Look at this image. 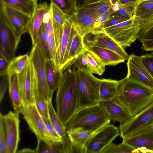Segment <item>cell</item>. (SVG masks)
<instances>
[{
    "instance_id": "6da1fadb",
    "label": "cell",
    "mask_w": 153,
    "mask_h": 153,
    "mask_svg": "<svg viewBox=\"0 0 153 153\" xmlns=\"http://www.w3.org/2000/svg\"><path fill=\"white\" fill-rule=\"evenodd\" d=\"M57 90L56 112L65 126L79 108L77 70L69 67L63 72Z\"/></svg>"
},
{
    "instance_id": "7a4b0ae2",
    "label": "cell",
    "mask_w": 153,
    "mask_h": 153,
    "mask_svg": "<svg viewBox=\"0 0 153 153\" xmlns=\"http://www.w3.org/2000/svg\"><path fill=\"white\" fill-rule=\"evenodd\" d=\"M120 82L113 100L123 107L131 117L153 102V89L126 77Z\"/></svg>"
},
{
    "instance_id": "3957f363",
    "label": "cell",
    "mask_w": 153,
    "mask_h": 153,
    "mask_svg": "<svg viewBox=\"0 0 153 153\" xmlns=\"http://www.w3.org/2000/svg\"><path fill=\"white\" fill-rule=\"evenodd\" d=\"M111 120L99 104L79 108L65 126L66 132L78 129L95 133Z\"/></svg>"
},
{
    "instance_id": "277c9868",
    "label": "cell",
    "mask_w": 153,
    "mask_h": 153,
    "mask_svg": "<svg viewBox=\"0 0 153 153\" xmlns=\"http://www.w3.org/2000/svg\"><path fill=\"white\" fill-rule=\"evenodd\" d=\"M76 70L79 108L99 104L100 102V79L94 76L89 70Z\"/></svg>"
},
{
    "instance_id": "5b68a950",
    "label": "cell",
    "mask_w": 153,
    "mask_h": 153,
    "mask_svg": "<svg viewBox=\"0 0 153 153\" xmlns=\"http://www.w3.org/2000/svg\"><path fill=\"white\" fill-rule=\"evenodd\" d=\"M34 70V95L39 93L48 102L52 101L53 92L49 89L47 81L46 59L36 44L33 46L29 54Z\"/></svg>"
},
{
    "instance_id": "8992f818",
    "label": "cell",
    "mask_w": 153,
    "mask_h": 153,
    "mask_svg": "<svg viewBox=\"0 0 153 153\" xmlns=\"http://www.w3.org/2000/svg\"><path fill=\"white\" fill-rule=\"evenodd\" d=\"M21 114L37 139L49 145L58 142H64L50 132L35 105H22Z\"/></svg>"
},
{
    "instance_id": "52a82bcc",
    "label": "cell",
    "mask_w": 153,
    "mask_h": 153,
    "mask_svg": "<svg viewBox=\"0 0 153 153\" xmlns=\"http://www.w3.org/2000/svg\"><path fill=\"white\" fill-rule=\"evenodd\" d=\"M134 19L103 29L104 32L125 49L130 47L138 37V28L134 23Z\"/></svg>"
},
{
    "instance_id": "ba28073f",
    "label": "cell",
    "mask_w": 153,
    "mask_h": 153,
    "mask_svg": "<svg viewBox=\"0 0 153 153\" xmlns=\"http://www.w3.org/2000/svg\"><path fill=\"white\" fill-rule=\"evenodd\" d=\"M153 120V102L125 122L120 124V135L123 139L151 126Z\"/></svg>"
},
{
    "instance_id": "9c48e42d",
    "label": "cell",
    "mask_w": 153,
    "mask_h": 153,
    "mask_svg": "<svg viewBox=\"0 0 153 153\" xmlns=\"http://www.w3.org/2000/svg\"><path fill=\"white\" fill-rule=\"evenodd\" d=\"M120 135L118 127L113 125H106L89 138L85 145L86 153H101Z\"/></svg>"
},
{
    "instance_id": "30bf717a",
    "label": "cell",
    "mask_w": 153,
    "mask_h": 153,
    "mask_svg": "<svg viewBox=\"0 0 153 153\" xmlns=\"http://www.w3.org/2000/svg\"><path fill=\"white\" fill-rule=\"evenodd\" d=\"M98 18L91 7L76 9L68 20L74 28L82 37L94 30V23Z\"/></svg>"
},
{
    "instance_id": "8fae6325",
    "label": "cell",
    "mask_w": 153,
    "mask_h": 153,
    "mask_svg": "<svg viewBox=\"0 0 153 153\" xmlns=\"http://www.w3.org/2000/svg\"><path fill=\"white\" fill-rule=\"evenodd\" d=\"M19 114L9 111L3 115L0 113L4 121L6 137L7 153L17 152L20 140Z\"/></svg>"
},
{
    "instance_id": "7c38bea8",
    "label": "cell",
    "mask_w": 153,
    "mask_h": 153,
    "mask_svg": "<svg viewBox=\"0 0 153 153\" xmlns=\"http://www.w3.org/2000/svg\"><path fill=\"white\" fill-rule=\"evenodd\" d=\"M0 13L18 38L27 32L31 17L19 11L0 4Z\"/></svg>"
},
{
    "instance_id": "4fadbf2b",
    "label": "cell",
    "mask_w": 153,
    "mask_h": 153,
    "mask_svg": "<svg viewBox=\"0 0 153 153\" xmlns=\"http://www.w3.org/2000/svg\"><path fill=\"white\" fill-rule=\"evenodd\" d=\"M17 76L22 104L35 105L34 70L30 61Z\"/></svg>"
},
{
    "instance_id": "5bb4252c",
    "label": "cell",
    "mask_w": 153,
    "mask_h": 153,
    "mask_svg": "<svg viewBox=\"0 0 153 153\" xmlns=\"http://www.w3.org/2000/svg\"><path fill=\"white\" fill-rule=\"evenodd\" d=\"M20 39L15 35L0 13V53L9 62L15 57Z\"/></svg>"
},
{
    "instance_id": "9a60e30c",
    "label": "cell",
    "mask_w": 153,
    "mask_h": 153,
    "mask_svg": "<svg viewBox=\"0 0 153 153\" xmlns=\"http://www.w3.org/2000/svg\"><path fill=\"white\" fill-rule=\"evenodd\" d=\"M128 79L153 89V77L134 54L129 56L127 62Z\"/></svg>"
},
{
    "instance_id": "2e32d148",
    "label": "cell",
    "mask_w": 153,
    "mask_h": 153,
    "mask_svg": "<svg viewBox=\"0 0 153 153\" xmlns=\"http://www.w3.org/2000/svg\"><path fill=\"white\" fill-rule=\"evenodd\" d=\"M63 34L60 42L56 53L55 62L56 66L62 72L68 59V53L72 42L74 27L68 19L63 26Z\"/></svg>"
},
{
    "instance_id": "e0dca14e",
    "label": "cell",
    "mask_w": 153,
    "mask_h": 153,
    "mask_svg": "<svg viewBox=\"0 0 153 153\" xmlns=\"http://www.w3.org/2000/svg\"><path fill=\"white\" fill-rule=\"evenodd\" d=\"M123 139L122 142L135 149L145 147L153 151V128L151 126Z\"/></svg>"
},
{
    "instance_id": "ac0fdd59",
    "label": "cell",
    "mask_w": 153,
    "mask_h": 153,
    "mask_svg": "<svg viewBox=\"0 0 153 153\" xmlns=\"http://www.w3.org/2000/svg\"><path fill=\"white\" fill-rule=\"evenodd\" d=\"M50 11L49 6L46 2L38 4L33 15L31 17L28 27V32L30 34L33 46L36 43L38 35L43 23L44 15Z\"/></svg>"
},
{
    "instance_id": "d6986e66",
    "label": "cell",
    "mask_w": 153,
    "mask_h": 153,
    "mask_svg": "<svg viewBox=\"0 0 153 153\" xmlns=\"http://www.w3.org/2000/svg\"><path fill=\"white\" fill-rule=\"evenodd\" d=\"M85 50L94 55L105 66H115L125 60L115 52L104 48L94 45Z\"/></svg>"
},
{
    "instance_id": "ffe728a7",
    "label": "cell",
    "mask_w": 153,
    "mask_h": 153,
    "mask_svg": "<svg viewBox=\"0 0 153 153\" xmlns=\"http://www.w3.org/2000/svg\"><path fill=\"white\" fill-rule=\"evenodd\" d=\"M99 104L113 122L122 123L131 117L123 107L113 100L101 101Z\"/></svg>"
},
{
    "instance_id": "44dd1931",
    "label": "cell",
    "mask_w": 153,
    "mask_h": 153,
    "mask_svg": "<svg viewBox=\"0 0 153 153\" xmlns=\"http://www.w3.org/2000/svg\"><path fill=\"white\" fill-rule=\"evenodd\" d=\"M94 33L95 34V45L111 50L123 57L125 60H128L129 55L125 49L110 36L102 31Z\"/></svg>"
},
{
    "instance_id": "7402d4cb",
    "label": "cell",
    "mask_w": 153,
    "mask_h": 153,
    "mask_svg": "<svg viewBox=\"0 0 153 153\" xmlns=\"http://www.w3.org/2000/svg\"><path fill=\"white\" fill-rule=\"evenodd\" d=\"M8 77V88L9 96L14 111L21 113L22 104L18 82L17 74L7 73Z\"/></svg>"
},
{
    "instance_id": "603a6c76",
    "label": "cell",
    "mask_w": 153,
    "mask_h": 153,
    "mask_svg": "<svg viewBox=\"0 0 153 153\" xmlns=\"http://www.w3.org/2000/svg\"><path fill=\"white\" fill-rule=\"evenodd\" d=\"M38 0H0L4 4L32 17L38 5Z\"/></svg>"
},
{
    "instance_id": "cb8c5ba5",
    "label": "cell",
    "mask_w": 153,
    "mask_h": 153,
    "mask_svg": "<svg viewBox=\"0 0 153 153\" xmlns=\"http://www.w3.org/2000/svg\"><path fill=\"white\" fill-rule=\"evenodd\" d=\"M120 80L109 79H100L99 89L100 101L112 100L117 91Z\"/></svg>"
},
{
    "instance_id": "d4e9b609",
    "label": "cell",
    "mask_w": 153,
    "mask_h": 153,
    "mask_svg": "<svg viewBox=\"0 0 153 153\" xmlns=\"http://www.w3.org/2000/svg\"><path fill=\"white\" fill-rule=\"evenodd\" d=\"M45 69L49 88L53 92L58 88L63 72L56 66L54 61L51 59L46 60Z\"/></svg>"
},
{
    "instance_id": "484cf974",
    "label": "cell",
    "mask_w": 153,
    "mask_h": 153,
    "mask_svg": "<svg viewBox=\"0 0 153 153\" xmlns=\"http://www.w3.org/2000/svg\"><path fill=\"white\" fill-rule=\"evenodd\" d=\"M85 50L83 44L82 37L74 28L73 38L64 72L69 67H71L77 57Z\"/></svg>"
},
{
    "instance_id": "4316f807",
    "label": "cell",
    "mask_w": 153,
    "mask_h": 153,
    "mask_svg": "<svg viewBox=\"0 0 153 153\" xmlns=\"http://www.w3.org/2000/svg\"><path fill=\"white\" fill-rule=\"evenodd\" d=\"M48 105L50 121L57 132L65 141L67 140L68 137L65 126L55 111L52 101L48 102Z\"/></svg>"
},
{
    "instance_id": "83f0119b",
    "label": "cell",
    "mask_w": 153,
    "mask_h": 153,
    "mask_svg": "<svg viewBox=\"0 0 153 153\" xmlns=\"http://www.w3.org/2000/svg\"><path fill=\"white\" fill-rule=\"evenodd\" d=\"M66 132L71 142L85 149L87 142L92 135L94 133L82 129L72 130Z\"/></svg>"
},
{
    "instance_id": "f1b7e54d",
    "label": "cell",
    "mask_w": 153,
    "mask_h": 153,
    "mask_svg": "<svg viewBox=\"0 0 153 153\" xmlns=\"http://www.w3.org/2000/svg\"><path fill=\"white\" fill-rule=\"evenodd\" d=\"M30 61L29 54L28 53L14 57L10 62L7 73L17 74H20L25 68Z\"/></svg>"
},
{
    "instance_id": "f546056e",
    "label": "cell",
    "mask_w": 153,
    "mask_h": 153,
    "mask_svg": "<svg viewBox=\"0 0 153 153\" xmlns=\"http://www.w3.org/2000/svg\"><path fill=\"white\" fill-rule=\"evenodd\" d=\"M48 33L42 23L38 32L36 44L41 50L46 60L51 59L48 44Z\"/></svg>"
},
{
    "instance_id": "4dcf8cb0",
    "label": "cell",
    "mask_w": 153,
    "mask_h": 153,
    "mask_svg": "<svg viewBox=\"0 0 153 153\" xmlns=\"http://www.w3.org/2000/svg\"><path fill=\"white\" fill-rule=\"evenodd\" d=\"M153 14V0L139 1L137 5L134 19H143Z\"/></svg>"
},
{
    "instance_id": "1f68e13d",
    "label": "cell",
    "mask_w": 153,
    "mask_h": 153,
    "mask_svg": "<svg viewBox=\"0 0 153 153\" xmlns=\"http://www.w3.org/2000/svg\"><path fill=\"white\" fill-rule=\"evenodd\" d=\"M37 146L35 149L36 153H63V142H58L49 145L39 139H37Z\"/></svg>"
},
{
    "instance_id": "d6a6232c",
    "label": "cell",
    "mask_w": 153,
    "mask_h": 153,
    "mask_svg": "<svg viewBox=\"0 0 153 153\" xmlns=\"http://www.w3.org/2000/svg\"><path fill=\"white\" fill-rule=\"evenodd\" d=\"M139 153L140 152L122 142L119 144L112 142L107 146L101 153Z\"/></svg>"
},
{
    "instance_id": "836d02e7",
    "label": "cell",
    "mask_w": 153,
    "mask_h": 153,
    "mask_svg": "<svg viewBox=\"0 0 153 153\" xmlns=\"http://www.w3.org/2000/svg\"><path fill=\"white\" fill-rule=\"evenodd\" d=\"M89 63V70L92 74L101 76L104 72L105 66L96 57L86 51Z\"/></svg>"
},
{
    "instance_id": "e575fe53",
    "label": "cell",
    "mask_w": 153,
    "mask_h": 153,
    "mask_svg": "<svg viewBox=\"0 0 153 153\" xmlns=\"http://www.w3.org/2000/svg\"><path fill=\"white\" fill-rule=\"evenodd\" d=\"M134 23L138 29V38L153 29V14L143 19H134Z\"/></svg>"
},
{
    "instance_id": "d590c367",
    "label": "cell",
    "mask_w": 153,
    "mask_h": 153,
    "mask_svg": "<svg viewBox=\"0 0 153 153\" xmlns=\"http://www.w3.org/2000/svg\"><path fill=\"white\" fill-rule=\"evenodd\" d=\"M35 105L43 118L49 119L48 102L41 94H35Z\"/></svg>"
},
{
    "instance_id": "8d00e7d4",
    "label": "cell",
    "mask_w": 153,
    "mask_h": 153,
    "mask_svg": "<svg viewBox=\"0 0 153 153\" xmlns=\"http://www.w3.org/2000/svg\"><path fill=\"white\" fill-rule=\"evenodd\" d=\"M45 26L48 33V44L51 58L55 62L56 55V49L53 33L52 20L51 19L46 24Z\"/></svg>"
},
{
    "instance_id": "74e56055",
    "label": "cell",
    "mask_w": 153,
    "mask_h": 153,
    "mask_svg": "<svg viewBox=\"0 0 153 153\" xmlns=\"http://www.w3.org/2000/svg\"><path fill=\"white\" fill-rule=\"evenodd\" d=\"M67 15L70 16L75 10L72 0H50Z\"/></svg>"
},
{
    "instance_id": "f35d334b",
    "label": "cell",
    "mask_w": 153,
    "mask_h": 153,
    "mask_svg": "<svg viewBox=\"0 0 153 153\" xmlns=\"http://www.w3.org/2000/svg\"><path fill=\"white\" fill-rule=\"evenodd\" d=\"M49 7L53 19L57 23L63 26L65 21L68 19L69 16L65 14L53 4L51 3Z\"/></svg>"
},
{
    "instance_id": "ab89813d",
    "label": "cell",
    "mask_w": 153,
    "mask_h": 153,
    "mask_svg": "<svg viewBox=\"0 0 153 153\" xmlns=\"http://www.w3.org/2000/svg\"><path fill=\"white\" fill-rule=\"evenodd\" d=\"M142 43L141 48L146 51H153V29L138 38Z\"/></svg>"
},
{
    "instance_id": "60d3db41",
    "label": "cell",
    "mask_w": 153,
    "mask_h": 153,
    "mask_svg": "<svg viewBox=\"0 0 153 153\" xmlns=\"http://www.w3.org/2000/svg\"><path fill=\"white\" fill-rule=\"evenodd\" d=\"M118 7L117 10L110 17L127 16H129L131 19H134L136 7L121 4L119 3L118 2Z\"/></svg>"
},
{
    "instance_id": "b9f144b4",
    "label": "cell",
    "mask_w": 153,
    "mask_h": 153,
    "mask_svg": "<svg viewBox=\"0 0 153 153\" xmlns=\"http://www.w3.org/2000/svg\"><path fill=\"white\" fill-rule=\"evenodd\" d=\"M116 12V9L112 5L111 7L107 11L99 16L94 23V30L93 33L100 31L103 24Z\"/></svg>"
},
{
    "instance_id": "7bdbcfd3",
    "label": "cell",
    "mask_w": 153,
    "mask_h": 153,
    "mask_svg": "<svg viewBox=\"0 0 153 153\" xmlns=\"http://www.w3.org/2000/svg\"><path fill=\"white\" fill-rule=\"evenodd\" d=\"M85 50L76 58L73 64L74 69L76 70H89V63Z\"/></svg>"
},
{
    "instance_id": "ee69618b",
    "label": "cell",
    "mask_w": 153,
    "mask_h": 153,
    "mask_svg": "<svg viewBox=\"0 0 153 153\" xmlns=\"http://www.w3.org/2000/svg\"><path fill=\"white\" fill-rule=\"evenodd\" d=\"M140 62L153 77V52L138 56Z\"/></svg>"
},
{
    "instance_id": "f6af8a7d",
    "label": "cell",
    "mask_w": 153,
    "mask_h": 153,
    "mask_svg": "<svg viewBox=\"0 0 153 153\" xmlns=\"http://www.w3.org/2000/svg\"><path fill=\"white\" fill-rule=\"evenodd\" d=\"M86 153L85 149L72 143L68 137L63 143V153Z\"/></svg>"
},
{
    "instance_id": "bcb514c9",
    "label": "cell",
    "mask_w": 153,
    "mask_h": 153,
    "mask_svg": "<svg viewBox=\"0 0 153 153\" xmlns=\"http://www.w3.org/2000/svg\"><path fill=\"white\" fill-rule=\"evenodd\" d=\"M111 0H103L97 4L91 7L98 17L107 11L111 7Z\"/></svg>"
},
{
    "instance_id": "7dc6e473",
    "label": "cell",
    "mask_w": 153,
    "mask_h": 153,
    "mask_svg": "<svg viewBox=\"0 0 153 153\" xmlns=\"http://www.w3.org/2000/svg\"><path fill=\"white\" fill-rule=\"evenodd\" d=\"M0 153H7L6 137L4 124L0 115Z\"/></svg>"
},
{
    "instance_id": "c3c4849f",
    "label": "cell",
    "mask_w": 153,
    "mask_h": 153,
    "mask_svg": "<svg viewBox=\"0 0 153 153\" xmlns=\"http://www.w3.org/2000/svg\"><path fill=\"white\" fill-rule=\"evenodd\" d=\"M131 19L129 16H127L110 17L102 25L100 31L103 29L118 24Z\"/></svg>"
},
{
    "instance_id": "681fc988",
    "label": "cell",
    "mask_w": 153,
    "mask_h": 153,
    "mask_svg": "<svg viewBox=\"0 0 153 153\" xmlns=\"http://www.w3.org/2000/svg\"><path fill=\"white\" fill-rule=\"evenodd\" d=\"M103 0H72L75 10L89 7L99 3Z\"/></svg>"
},
{
    "instance_id": "f907efd6",
    "label": "cell",
    "mask_w": 153,
    "mask_h": 153,
    "mask_svg": "<svg viewBox=\"0 0 153 153\" xmlns=\"http://www.w3.org/2000/svg\"><path fill=\"white\" fill-rule=\"evenodd\" d=\"M8 86V77L7 74L0 76V102L1 103Z\"/></svg>"
},
{
    "instance_id": "816d5d0a",
    "label": "cell",
    "mask_w": 153,
    "mask_h": 153,
    "mask_svg": "<svg viewBox=\"0 0 153 153\" xmlns=\"http://www.w3.org/2000/svg\"><path fill=\"white\" fill-rule=\"evenodd\" d=\"M82 41L84 48H87L95 45V34L91 32L85 35L82 37Z\"/></svg>"
},
{
    "instance_id": "f5cc1de1",
    "label": "cell",
    "mask_w": 153,
    "mask_h": 153,
    "mask_svg": "<svg viewBox=\"0 0 153 153\" xmlns=\"http://www.w3.org/2000/svg\"><path fill=\"white\" fill-rule=\"evenodd\" d=\"M10 62L8 61L0 53V76H2L7 74L8 68Z\"/></svg>"
},
{
    "instance_id": "db71d44e",
    "label": "cell",
    "mask_w": 153,
    "mask_h": 153,
    "mask_svg": "<svg viewBox=\"0 0 153 153\" xmlns=\"http://www.w3.org/2000/svg\"><path fill=\"white\" fill-rule=\"evenodd\" d=\"M43 119L45 122L47 128L50 132L56 138L64 142V140L60 137L55 130L51 124L49 119H47L43 118Z\"/></svg>"
},
{
    "instance_id": "11a10c76",
    "label": "cell",
    "mask_w": 153,
    "mask_h": 153,
    "mask_svg": "<svg viewBox=\"0 0 153 153\" xmlns=\"http://www.w3.org/2000/svg\"><path fill=\"white\" fill-rule=\"evenodd\" d=\"M119 3L136 7L139 2L138 0H118Z\"/></svg>"
},
{
    "instance_id": "9f6ffc18",
    "label": "cell",
    "mask_w": 153,
    "mask_h": 153,
    "mask_svg": "<svg viewBox=\"0 0 153 153\" xmlns=\"http://www.w3.org/2000/svg\"><path fill=\"white\" fill-rule=\"evenodd\" d=\"M51 14L50 11L45 13L44 16L43 23H48L51 19Z\"/></svg>"
},
{
    "instance_id": "6f0895ef",
    "label": "cell",
    "mask_w": 153,
    "mask_h": 153,
    "mask_svg": "<svg viewBox=\"0 0 153 153\" xmlns=\"http://www.w3.org/2000/svg\"><path fill=\"white\" fill-rule=\"evenodd\" d=\"M138 151L143 153H153V151L145 147H142L137 149Z\"/></svg>"
},
{
    "instance_id": "680465c9",
    "label": "cell",
    "mask_w": 153,
    "mask_h": 153,
    "mask_svg": "<svg viewBox=\"0 0 153 153\" xmlns=\"http://www.w3.org/2000/svg\"><path fill=\"white\" fill-rule=\"evenodd\" d=\"M19 153H36L35 149H32L30 148H24L18 151Z\"/></svg>"
},
{
    "instance_id": "91938a15",
    "label": "cell",
    "mask_w": 153,
    "mask_h": 153,
    "mask_svg": "<svg viewBox=\"0 0 153 153\" xmlns=\"http://www.w3.org/2000/svg\"><path fill=\"white\" fill-rule=\"evenodd\" d=\"M151 127L153 128V120L152 122V123L151 125Z\"/></svg>"
},
{
    "instance_id": "94428289",
    "label": "cell",
    "mask_w": 153,
    "mask_h": 153,
    "mask_svg": "<svg viewBox=\"0 0 153 153\" xmlns=\"http://www.w3.org/2000/svg\"><path fill=\"white\" fill-rule=\"evenodd\" d=\"M139 1H143L148 0H138Z\"/></svg>"
},
{
    "instance_id": "6125c7cd",
    "label": "cell",
    "mask_w": 153,
    "mask_h": 153,
    "mask_svg": "<svg viewBox=\"0 0 153 153\" xmlns=\"http://www.w3.org/2000/svg\"><path fill=\"white\" fill-rule=\"evenodd\" d=\"M111 1H113V0H111Z\"/></svg>"
}]
</instances>
